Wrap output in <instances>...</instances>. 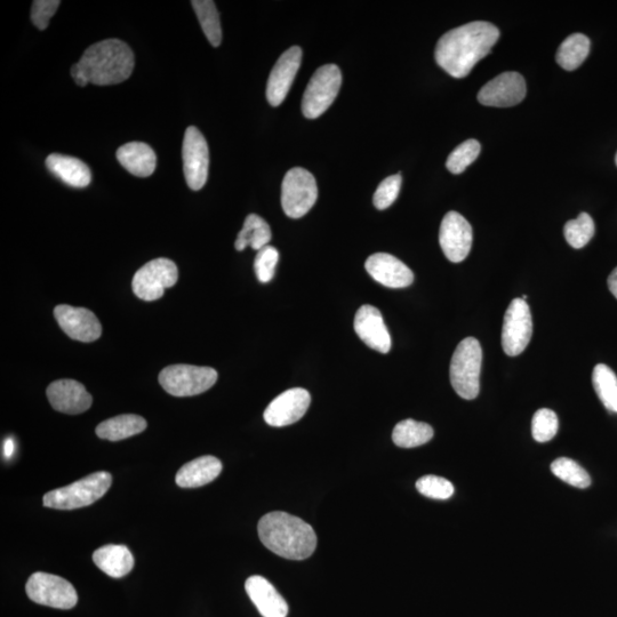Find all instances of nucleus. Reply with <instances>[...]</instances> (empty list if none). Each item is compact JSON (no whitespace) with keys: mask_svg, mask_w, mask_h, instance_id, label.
<instances>
[{"mask_svg":"<svg viewBox=\"0 0 617 617\" xmlns=\"http://www.w3.org/2000/svg\"><path fill=\"white\" fill-rule=\"evenodd\" d=\"M499 38L500 30L490 22L464 24L438 40L436 62L454 78L467 77L476 64L491 53Z\"/></svg>","mask_w":617,"mask_h":617,"instance_id":"obj_1","label":"nucleus"},{"mask_svg":"<svg viewBox=\"0 0 617 617\" xmlns=\"http://www.w3.org/2000/svg\"><path fill=\"white\" fill-rule=\"evenodd\" d=\"M134 70L131 47L119 39H107L87 48L78 63L71 68L76 84L98 86L125 82Z\"/></svg>","mask_w":617,"mask_h":617,"instance_id":"obj_2","label":"nucleus"},{"mask_svg":"<svg viewBox=\"0 0 617 617\" xmlns=\"http://www.w3.org/2000/svg\"><path fill=\"white\" fill-rule=\"evenodd\" d=\"M258 531L264 547L285 559H307L317 548L314 528L304 520L283 511L270 512L263 516Z\"/></svg>","mask_w":617,"mask_h":617,"instance_id":"obj_3","label":"nucleus"},{"mask_svg":"<svg viewBox=\"0 0 617 617\" xmlns=\"http://www.w3.org/2000/svg\"><path fill=\"white\" fill-rule=\"evenodd\" d=\"M111 484L112 477L109 472H94L74 484L46 493L43 504L46 508L58 510L91 506L106 495Z\"/></svg>","mask_w":617,"mask_h":617,"instance_id":"obj_4","label":"nucleus"},{"mask_svg":"<svg viewBox=\"0 0 617 617\" xmlns=\"http://www.w3.org/2000/svg\"><path fill=\"white\" fill-rule=\"evenodd\" d=\"M483 350L475 338L464 339L454 351L451 362V383L461 398L472 400L480 391Z\"/></svg>","mask_w":617,"mask_h":617,"instance_id":"obj_5","label":"nucleus"},{"mask_svg":"<svg viewBox=\"0 0 617 617\" xmlns=\"http://www.w3.org/2000/svg\"><path fill=\"white\" fill-rule=\"evenodd\" d=\"M218 381V372L211 367L172 365L159 374L160 386L175 397H191L210 390Z\"/></svg>","mask_w":617,"mask_h":617,"instance_id":"obj_6","label":"nucleus"},{"mask_svg":"<svg viewBox=\"0 0 617 617\" xmlns=\"http://www.w3.org/2000/svg\"><path fill=\"white\" fill-rule=\"evenodd\" d=\"M342 85L341 70L335 64L320 67L311 77L303 94L302 112L308 119H316L332 106Z\"/></svg>","mask_w":617,"mask_h":617,"instance_id":"obj_7","label":"nucleus"},{"mask_svg":"<svg viewBox=\"0 0 617 617\" xmlns=\"http://www.w3.org/2000/svg\"><path fill=\"white\" fill-rule=\"evenodd\" d=\"M318 199L315 176L302 167H294L285 175L282 184V205L291 219H300L308 214Z\"/></svg>","mask_w":617,"mask_h":617,"instance_id":"obj_8","label":"nucleus"},{"mask_svg":"<svg viewBox=\"0 0 617 617\" xmlns=\"http://www.w3.org/2000/svg\"><path fill=\"white\" fill-rule=\"evenodd\" d=\"M26 591L32 602L59 610H71L78 603L74 586L58 575L43 572L32 574Z\"/></svg>","mask_w":617,"mask_h":617,"instance_id":"obj_9","label":"nucleus"},{"mask_svg":"<svg viewBox=\"0 0 617 617\" xmlns=\"http://www.w3.org/2000/svg\"><path fill=\"white\" fill-rule=\"evenodd\" d=\"M179 280V269L168 259H156L144 264L133 277V292L143 301L163 298L165 290Z\"/></svg>","mask_w":617,"mask_h":617,"instance_id":"obj_10","label":"nucleus"},{"mask_svg":"<svg viewBox=\"0 0 617 617\" xmlns=\"http://www.w3.org/2000/svg\"><path fill=\"white\" fill-rule=\"evenodd\" d=\"M533 322L531 309L523 299H515L504 315L502 347L510 357L523 354L532 339Z\"/></svg>","mask_w":617,"mask_h":617,"instance_id":"obj_11","label":"nucleus"},{"mask_svg":"<svg viewBox=\"0 0 617 617\" xmlns=\"http://www.w3.org/2000/svg\"><path fill=\"white\" fill-rule=\"evenodd\" d=\"M182 158L184 176L189 188L194 191L203 189L210 167V150L204 135L195 126L188 127L184 134Z\"/></svg>","mask_w":617,"mask_h":617,"instance_id":"obj_12","label":"nucleus"},{"mask_svg":"<svg viewBox=\"0 0 617 617\" xmlns=\"http://www.w3.org/2000/svg\"><path fill=\"white\" fill-rule=\"evenodd\" d=\"M472 228L458 212H448L439 231L440 247L448 260L460 263L468 258L471 251Z\"/></svg>","mask_w":617,"mask_h":617,"instance_id":"obj_13","label":"nucleus"},{"mask_svg":"<svg viewBox=\"0 0 617 617\" xmlns=\"http://www.w3.org/2000/svg\"><path fill=\"white\" fill-rule=\"evenodd\" d=\"M526 82L518 72H504L488 82L478 93V101L486 107L509 108L525 99Z\"/></svg>","mask_w":617,"mask_h":617,"instance_id":"obj_14","label":"nucleus"},{"mask_svg":"<svg viewBox=\"0 0 617 617\" xmlns=\"http://www.w3.org/2000/svg\"><path fill=\"white\" fill-rule=\"evenodd\" d=\"M310 403L311 396L308 390L302 388L286 390L272 400L264 411V421L276 428L291 426L303 418Z\"/></svg>","mask_w":617,"mask_h":617,"instance_id":"obj_15","label":"nucleus"},{"mask_svg":"<svg viewBox=\"0 0 617 617\" xmlns=\"http://www.w3.org/2000/svg\"><path fill=\"white\" fill-rule=\"evenodd\" d=\"M54 317L71 339L84 343L100 339L102 326L91 310L62 304L54 309Z\"/></svg>","mask_w":617,"mask_h":617,"instance_id":"obj_16","label":"nucleus"},{"mask_svg":"<svg viewBox=\"0 0 617 617\" xmlns=\"http://www.w3.org/2000/svg\"><path fill=\"white\" fill-rule=\"evenodd\" d=\"M302 50L299 46L288 48L272 69L267 85V99L272 107L282 104L290 92L301 67Z\"/></svg>","mask_w":617,"mask_h":617,"instance_id":"obj_17","label":"nucleus"},{"mask_svg":"<svg viewBox=\"0 0 617 617\" xmlns=\"http://www.w3.org/2000/svg\"><path fill=\"white\" fill-rule=\"evenodd\" d=\"M365 269L375 282L389 288H405L414 282L413 271L388 253L371 255L365 263Z\"/></svg>","mask_w":617,"mask_h":617,"instance_id":"obj_18","label":"nucleus"},{"mask_svg":"<svg viewBox=\"0 0 617 617\" xmlns=\"http://www.w3.org/2000/svg\"><path fill=\"white\" fill-rule=\"evenodd\" d=\"M47 398L55 411L70 415L90 410L93 399L82 383L75 380H59L47 388Z\"/></svg>","mask_w":617,"mask_h":617,"instance_id":"obj_19","label":"nucleus"},{"mask_svg":"<svg viewBox=\"0 0 617 617\" xmlns=\"http://www.w3.org/2000/svg\"><path fill=\"white\" fill-rule=\"evenodd\" d=\"M355 331L367 347L388 354L391 336L379 309L373 306L359 308L355 317Z\"/></svg>","mask_w":617,"mask_h":617,"instance_id":"obj_20","label":"nucleus"},{"mask_svg":"<svg viewBox=\"0 0 617 617\" xmlns=\"http://www.w3.org/2000/svg\"><path fill=\"white\" fill-rule=\"evenodd\" d=\"M248 597L263 617H286L288 605L277 589L262 576H251L245 583Z\"/></svg>","mask_w":617,"mask_h":617,"instance_id":"obj_21","label":"nucleus"},{"mask_svg":"<svg viewBox=\"0 0 617 617\" xmlns=\"http://www.w3.org/2000/svg\"><path fill=\"white\" fill-rule=\"evenodd\" d=\"M46 166L56 178L72 188H86L92 181L90 167L75 157L52 154L47 157Z\"/></svg>","mask_w":617,"mask_h":617,"instance_id":"obj_22","label":"nucleus"},{"mask_svg":"<svg viewBox=\"0 0 617 617\" xmlns=\"http://www.w3.org/2000/svg\"><path fill=\"white\" fill-rule=\"evenodd\" d=\"M117 159L131 174L138 178H148L157 166L155 151L143 142H130L117 150Z\"/></svg>","mask_w":617,"mask_h":617,"instance_id":"obj_23","label":"nucleus"},{"mask_svg":"<svg viewBox=\"0 0 617 617\" xmlns=\"http://www.w3.org/2000/svg\"><path fill=\"white\" fill-rule=\"evenodd\" d=\"M222 471V463L214 456L206 455L191 461L176 474V484L182 488H197L210 484L218 478Z\"/></svg>","mask_w":617,"mask_h":617,"instance_id":"obj_24","label":"nucleus"},{"mask_svg":"<svg viewBox=\"0 0 617 617\" xmlns=\"http://www.w3.org/2000/svg\"><path fill=\"white\" fill-rule=\"evenodd\" d=\"M93 562L103 573L119 579L133 570L134 557L130 549L117 544H108L93 554Z\"/></svg>","mask_w":617,"mask_h":617,"instance_id":"obj_25","label":"nucleus"},{"mask_svg":"<svg viewBox=\"0 0 617 617\" xmlns=\"http://www.w3.org/2000/svg\"><path fill=\"white\" fill-rule=\"evenodd\" d=\"M146 429L147 421L142 416L125 414L100 423L95 432L101 439L119 442V440L139 435Z\"/></svg>","mask_w":617,"mask_h":617,"instance_id":"obj_26","label":"nucleus"},{"mask_svg":"<svg viewBox=\"0 0 617 617\" xmlns=\"http://www.w3.org/2000/svg\"><path fill=\"white\" fill-rule=\"evenodd\" d=\"M271 238V229L267 221L259 215L250 214L238 234L235 247L237 251L242 252L247 246H251L253 250L259 252L269 245Z\"/></svg>","mask_w":617,"mask_h":617,"instance_id":"obj_27","label":"nucleus"},{"mask_svg":"<svg viewBox=\"0 0 617 617\" xmlns=\"http://www.w3.org/2000/svg\"><path fill=\"white\" fill-rule=\"evenodd\" d=\"M589 52L590 39L582 34H573L560 45L556 60L563 69L573 71L586 61Z\"/></svg>","mask_w":617,"mask_h":617,"instance_id":"obj_28","label":"nucleus"},{"mask_svg":"<svg viewBox=\"0 0 617 617\" xmlns=\"http://www.w3.org/2000/svg\"><path fill=\"white\" fill-rule=\"evenodd\" d=\"M434 429L427 423L411 419L399 422L392 432V440L398 447L414 448L430 442Z\"/></svg>","mask_w":617,"mask_h":617,"instance_id":"obj_29","label":"nucleus"},{"mask_svg":"<svg viewBox=\"0 0 617 617\" xmlns=\"http://www.w3.org/2000/svg\"><path fill=\"white\" fill-rule=\"evenodd\" d=\"M196 12L200 26L204 31L208 42L218 47L222 42V28L218 8L212 0H194L191 2Z\"/></svg>","mask_w":617,"mask_h":617,"instance_id":"obj_30","label":"nucleus"},{"mask_svg":"<svg viewBox=\"0 0 617 617\" xmlns=\"http://www.w3.org/2000/svg\"><path fill=\"white\" fill-rule=\"evenodd\" d=\"M592 384L600 402L608 411L617 413V376L610 367L599 364L592 373Z\"/></svg>","mask_w":617,"mask_h":617,"instance_id":"obj_31","label":"nucleus"},{"mask_svg":"<svg viewBox=\"0 0 617 617\" xmlns=\"http://www.w3.org/2000/svg\"><path fill=\"white\" fill-rule=\"evenodd\" d=\"M564 235L568 244L580 250L595 236V222L589 214L581 213L578 219L565 224Z\"/></svg>","mask_w":617,"mask_h":617,"instance_id":"obj_32","label":"nucleus"},{"mask_svg":"<svg viewBox=\"0 0 617 617\" xmlns=\"http://www.w3.org/2000/svg\"><path fill=\"white\" fill-rule=\"evenodd\" d=\"M551 471L557 478L568 485L578 488H588L591 478L579 463L567 458L557 459L551 464Z\"/></svg>","mask_w":617,"mask_h":617,"instance_id":"obj_33","label":"nucleus"},{"mask_svg":"<svg viewBox=\"0 0 617 617\" xmlns=\"http://www.w3.org/2000/svg\"><path fill=\"white\" fill-rule=\"evenodd\" d=\"M480 150H482V147H480V143L477 140L464 141L448 156L446 162L447 170L453 174L463 173L472 163H475Z\"/></svg>","mask_w":617,"mask_h":617,"instance_id":"obj_34","label":"nucleus"},{"mask_svg":"<svg viewBox=\"0 0 617 617\" xmlns=\"http://www.w3.org/2000/svg\"><path fill=\"white\" fill-rule=\"evenodd\" d=\"M559 428L558 416L549 408H542L534 414L532 435L538 443H547L554 439Z\"/></svg>","mask_w":617,"mask_h":617,"instance_id":"obj_35","label":"nucleus"},{"mask_svg":"<svg viewBox=\"0 0 617 617\" xmlns=\"http://www.w3.org/2000/svg\"><path fill=\"white\" fill-rule=\"evenodd\" d=\"M420 494L434 500H448L454 494V486L447 479L437 476H424L416 483Z\"/></svg>","mask_w":617,"mask_h":617,"instance_id":"obj_36","label":"nucleus"},{"mask_svg":"<svg viewBox=\"0 0 617 617\" xmlns=\"http://www.w3.org/2000/svg\"><path fill=\"white\" fill-rule=\"evenodd\" d=\"M278 261L279 252L274 246L268 245L259 251L255 258L254 270L260 283L267 284L274 279Z\"/></svg>","mask_w":617,"mask_h":617,"instance_id":"obj_37","label":"nucleus"},{"mask_svg":"<svg viewBox=\"0 0 617 617\" xmlns=\"http://www.w3.org/2000/svg\"><path fill=\"white\" fill-rule=\"evenodd\" d=\"M402 175H391L384 179L378 189H376L373 203L378 210H387L398 198L400 188H402Z\"/></svg>","mask_w":617,"mask_h":617,"instance_id":"obj_38","label":"nucleus"},{"mask_svg":"<svg viewBox=\"0 0 617 617\" xmlns=\"http://www.w3.org/2000/svg\"><path fill=\"white\" fill-rule=\"evenodd\" d=\"M59 0H35L31 7V21L39 30H45L60 7Z\"/></svg>","mask_w":617,"mask_h":617,"instance_id":"obj_39","label":"nucleus"},{"mask_svg":"<svg viewBox=\"0 0 617 617\" xmlns=\"http://www.w3.org/2000/svg\"><path fill=\"white\" fill-rule=\"evenodd\" d=\"M15 452V442L13 438H7L4 442V456L11 459Z\"/></svg>","mask_w":617,"mask_h":617,"instance_id":"obj_40","label":"nucleus"},{"mask_svg":"<svg viewBox=\"0 0 617 617\" xmlns=\"http://www.w3.org/2000/svg\"><path fill=\"white\" fill-rule=\"evenodd\" d=\"M608 287H610L611 293L617 299V268L612 272L610 277H608Z\"/></svg>","mask_w":617,"mask_h":617,"instance_id":"obj_41","label":"nucleus"},{"mask_svg":"<svg viewBox=\"0 0 617 617\" xmlns=\"http://www.w3.org/2000/svg\"><path fill=\"white\" fill-rule=\"evenodd\" d=\"M615 162H616V165H617V154H616V157H615Z\"/></svg>","mask_w":617,"mask_h":617,"instance_id":"obj_42","label":"nucleus"}]
</instances>
